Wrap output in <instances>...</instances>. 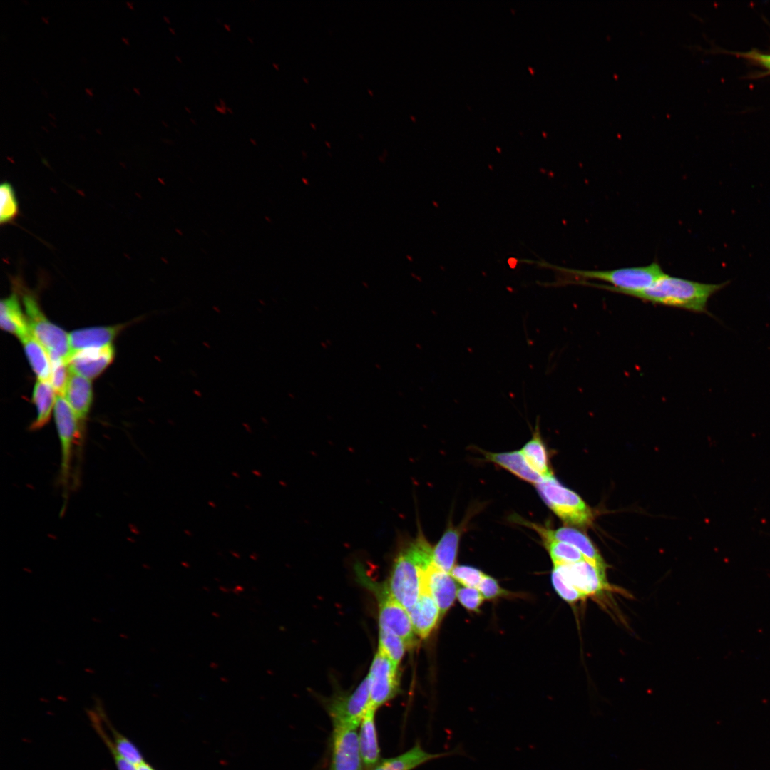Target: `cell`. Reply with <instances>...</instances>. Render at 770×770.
<instances>
[{
  "instance_id": "1",
  "label": "cell",
  "mask_w": 770,
  "mask_h": 770,
  "mask_svg": "<svg viewBox=\"0 0 770 770\" xmlns=\"http://www.w3.org/2000/svg\"><path fill=\"white\" fill-rule=\"evenodd\" d=\"M550 267L558 274V284L585 285L625 295L647 288L665 274L656 261L645 266L605 270Z\"/></svg>"
},
{
  "instance_id": "2",
  "label": "cell",
  "mask_w": 770,
  "mask_h": 770,
  "mask_svg": "<svg viewBox=\"0 0 770 770\" xmlns=\"http://www.w3.org/2000/svg\"><path fill=\"white\" fill-rule=\"evenodd\" d=\"M730 283H703L665 273L647 288L627 294L645 302L667 306L713 317L708 311L709 299Z\"/></svg>"
},
{
  "instance_id": "3",
  "label": "cell",
  "mask_w": 770,
  "mask_h": 770,
  "mask_svg": "<svg viewBox=\"0 0 770 770\" xmlns=\"http://www.w3.org/2000/svg\"><path fill=\"white\" fill-rule=\"evenodd\" d=\"M432 550L433 548L419 533L394 559L385 585L390 595L408 611L421 595L423 573L433 563Z\"/></svg>"
},
{
  "instance_id": "4",
  "label": "cell",
  "mask_w": 770,
  "mask_h": 770,
  "mask_svg": "<svg viewBox=\"0 0 770 770\" xmlns=\"http://www.w3.org/2000/svg\"><path fill=\"white\" fill-rule=\"evenodd\" d=\"M19 280L14 285L21 293L30 329L47 351L51 361H68L71 356L68 334L50 322L40 308L34 293L24 288Z\"/></svg>"
},
{
  "instance_id": "5",
  "label": "cell",
  "mask_w": 770,
  "mask_h": 770,
  "mask_svg": "<svg viewBox=\"0 0 770 770\" xmlns=\"http://www.w3.org/2000/svg\"><path fill=\"white\" fill-rule=\"evenodd\" d=\"M536 488L545 503L565 524L580 528L592 524L591 509L579 495L563 486L554 476L545 478Z\"/></svg>"
},
{
  "instance_id": "6",
  "label": "cell",
  "mask_w": 770,
  "mask_h": 770,
  "mask_svg": "<svg viewBox=\"0 0 770 770\" xmlns=\"http://www.w3.org/2000/svg\"><path fill=\"white\" fill-rule=\"evenodd\" d=\"M54 418L61 444V481L66 497L69 481L73 448L82 435L81 423L63 396H57L54 405Z\"/></svg>"
},
{
  "instance_id": "7",
  "label": "cell",
  "mask_w": 770,
  "mask_h": 770,
  "mask_svg": "<svg viewBox=\"0 0 770 770\" xmlns=\"http://www.w3.org/2000/svg\"><path fill=\"white\" fill-rule=\"evenodd\" d=\"M379 604V627L386 629L400 637L407 648L416 644L408 610L397 602L389 592L384 585H374Z\"/></svg>"
},
{
  "instance_id": "8",
  "label": "cell",
  "mask_w": 770,
  "mask_h": 770,
  "mask_svg": "<svg viewBox=\"0 0 770 770\" xmlns=\"http://www.w3.org/2000/svg\"><path fill=\"white\" fill-rule=\"evenodd\" d=\"M366 677L370 705L376 709L391 700L399 692V667L379 650L374 655Z\"/></svg>"
},
{
  "instance_id": "9",
  "label": "cell",
  "mask_w": 770,
  "mask_h": 770,
  "mask_svg": "<svg viewBox=\"0 0 770 770\" xmlns=\"http://www.w3.org/2000/svg\"><path fill=\"white\" fill-rule=\"evenodd\" d=\"M329 770H361L359 727L332 725Z\"/></svg>"
},
{
  "instance_id": "10",
  "label": "cell",
  "mask_w": 770,
  "mask_h": 770,
  "mask_svg": "<svg viewBox=\"0 0 770 770\" xmlns=\"http://www.w3.org/2000/svg\"><path fill=\"white\" fill-rule=\"evenodd\" d=\"M369 706V681L366 677L354 692L332 699L327 706V711L332 725L359 727Z\"/></svg>"
},
{
  "instance_id": "11",
  "label": "cell",
  "mask_w": 770,
  "mask_h": 770,
  "mask_svg": "<svg viewBox=\"0 0 770 770\" xmlns=\"http://www.w3.org/2000/svg\"><path fill=\"white\" fill-rule=\"evenodd\" d=\"M554 568L565 580L578 590L585 599L598 595L610 587L605 571L586 560Z\"/></svg>"
},
{
  "instance_id": "12",
  "label": "cell",
  "mask_w": 770,
  "mask_h": 770,
  "mask_svg": "<svg viewBox=\"0 0 770 770\" xmlns=\"http://www.w3.org/2000/svg\"><path fill=\"white\" fill-rule=\"evenodd\" d=\"M515 519L518 523L520 522L521 524L535 530L542 539L551 538L573 545L580 551L586 561L606 571L607 565L598 550L589 538L580 531L568 527L551 530L524 519H519V518Z\"/></svg>"
},
{
  "instance_id": "13",
  "label": "cell",
  "mask_w": 770,
  "mask_h": 770,
  "mask_svg": "<svg viewBox=\"0 0 770 770\" xmlns=\"http://www.w3.org/2000/svg\"><path fill=\"white\" fill-rule=\"evenodd\" d=\"M421 591H426L431 595L442 617L453 605L458 590L450 573L439 569L432 563L423 573Z\"/></svg>"
},
{
  "instance_id": "14",
  "label": "cell",
  "mask_w": 770,
  "mask_h": 770,
  "mask_svg": "<svg viewBox=\"0 0 770 770\" xmlns=\"http://www.w3.org/2000/svg\"><path fill=\"white\" fill-rule=\"evenodd\" d=\"M115 354L112 344L74 352L68 363L71 372L88 379L100 375L113 361Z\"/></svg>"
},
{
  "instance_id": "15",
  "label": "cell",
  "mask_w": 770,
  "mask_h": 770,
  "mask_svg": "<svg viewBox=\"0 0 770 770\" xmlns=\"http://www.w3.org/2000/svg\"><path fill=\"white\" fill-rule=\"evenodd\" d=\"M457 755H466V752L461 745L448 751L433 754L426 751L419 742H416L410 749L404 753L379 761L371 770H413L430 761Z\"/></svg>"
},
{
  "instance_id": "16",
  "label": "cell",
  "mask_w": 770,
  "mask_h": 770,
  "mask_svg": "<svg viewBox=\"0 0 770 770\" xmlns=\"http://www.w3.org/2000/svg\"><path fill=\"white\" fill-rule=\"evenodd\" d=\"M408 612L414 631L421 639L429 636L441 617L436 602L426 591H421L417 602Z\"/></svg>"
},
{
  "instance_id": "17",
  "label": "cell",
  "mask_w": 770,
  "mask_h": 770,
  "mask_svg": "<svg viewBox=\"0 0 770 770\" xmlns=\"http://www.w3.org/2000/svg\"><path fill=\"white\" fill-rule=\"evenodd\" d=\"M124 327L123 324L93 327L75 330L68 334L71 354L92 348H100L111 342Z\"/></svg>"
},
{
  "instance_id": "18",
  "label": "cell",
  "mask_w": 770,
  "mask_h": 770,
  "mask_svg": "<svg viewBox=\"0 0 770 770\" xmlns=\"http://www.w3.org/2000/svg\"><path fill=\"white\" fill-rule=\"evenodd\" d=\"M63 397L83 423L89 412L93 398L90 379L71 372Z\"/></svg>"
},
{
  "instance_id": "19",
  "label": "cell",
  "mask_w": 770,
  "mask_h": 770,
  "mask_svg": "<svg viewBox=\"0 0 770 770\" xmlns=\"http://www.w3.org/2000/svg\"><path fill=\"white\" fill-rule=\"evenodd\" d=\"M376 709L371 705L363 717L359 731V742L363 764L373 768L380 761V750L375 724Z\"/></svg>"
},
{
  "instance_id": "20",
  "label": "cell",
  "mask_w": 770,
  "mask_h": 770,
  "mask_svg": "<svg viewBox=\"0 0 770 770\" xmlns=\"http://www.w3.org/2000/svg\"><path fill=\"white\" fill-rule=\"evenodd\" d=\"M483 454L488 461L509 471L525 481L537 485L545 479L528 464L520 451L504 453L483 451Z\"/></svg>"
},
{
  "instance_id": "21",
  "label": "cell",
  "mask_w": 770,
  "mask_h": 770,
  "mask_svg": "<svg viewBox=\"0 0 770 770\" xmlns=\"http://www.w3.org/2000/svg\"><path fill=\"white\" fill-rule=\"evenodd\" d=\"M0 325L2 329L16 335L19 339L31 332L15 292L1 301Z\"/></svg>"
},
{
  "instance_id": "22",
  "label": "cell",
  "mask_w": 770,
  "mask_h": 770,
  "mask_svg": "<svg viewBox=\"0 0 770 770\" xmlns=\"http://www.w3.org/2000/svg\"><path fill=\"white\" fill-rule=\"evenodd\" d=\"M461 530L449 525L432 550L433 563L450 573L455 566Z\"/></svg>"
},
{
  "instance_id": "23",
  "label": "cell",
  "mask_w": 770,
  "mask_h": 770,
  "mask_svg": "<svg viewBox=\"0 0 770 770\" xmlns=\"http://www.w3.org/2000/svg\"><path fill=\"white\" fill-rule=\"evenodd\" d=\"M20 340L23 344L29 364L36 374L38 379L50 382L51 361L46 349L32 332Z\"/></svg>"
},
{
  "instance_id": "24",
  "label": "cell",
  "mask_w": 770,
  "mask_h": 770,
  "mask_svg": "<svg viewBox=\"0 0 770 770\" xmlns=\"http://www.w3.org/2000/svg\"><path fill=\"white\" fill-rule=\"evenodd\" d=\"M528 464L543 478L553 476L549 465L547 449L542 439L538 422L535 425L531 439L520 450Z\"/></svg>"
},
{
  "instance_id": "25",
  "label": "cell",
  "mask_w": 770,
  "mask_h": 770,
  "mask_svg": "<svg viewBox=\"0 0 770 770\" xmlns=\"http://www.w3.org/2000/svg\"><path fill=\"white\" fill-rule=\"evenodd\" d=\"M56 398V394L51 383L38 379L33 392V401L36 407L37 416L30 429H39L49 421Z\"/></svg>"
},
{
  "instance_id": "26",
  "label": "cell",
  "mask_w": 770,
  "mask_h": 770,
  "mask_svg": "<svg viewBox=\"0 0 770 770\" xmlns=\"http://www.w3.org/2000/svg\"><path fill=\"white\" fill-rule=\"evenodd\" d=\"M554 567L585 560L580 551L573 545L551 538L542 539Z\"/></svg>"
},
{
  "instance_id": "27",
  "label": "cell",
  "mask_w": 770,
  "mask_h": 770,
  "mask_svg": "<svg viewBox=\"0 0 770 770\" xmlns=\"http://www.w3.org/2000/svg\"><path fill=\"white\" fill-rule=\"evenodd\" d=\"M407 649L406 643L400 637L386 629L379 628L378 650L385 654L397 667Z\"/></svg>"
},
{
  "instance_id": "28",
  "label": "cell",
  "mask_w": 770,
  "mask_h": 770,
  "mask_svg": "<svg viewBox=\"0 0 770 770\" xmlns=\"http://www.w3.org/2000/svg\"><path fill=\"white\" fill-rule=\"evenodd\" d=\"M96 709L101 719L106 722V724L108 725L111 732L113 733L115 739L114 744L118 753L126 760H128L136 766L143 762L144 761L141 754H140V751L133 744V743L124 736L118 732L115 729H114L111 724L108 722L107 717L105 715L101 706L97 704Z\"/></svg>"
},
{
  "instance_id": "29",
  "label": "cell",
  "mask_w": 770,
  "mask_h": 770,
  "mask_svg": "<svg viewBox=\"0 0 770 770\" xmlns=\"http://www.w3.org/2000/svg\"><path fill=\"white\" fill-rule=\"evenodd\" d=\"M0 223L6 225L16 220L19 215V203L12 185L4 182L0 187Z\"/></svg>"
},
{
  "instance_id": "30",
  "label": "cell",
  "mask_w": 770,
  "mask_h": 770,
  "mask_svg": "<svg viewBox=\"0 0 770 770\" xmlns=\"http://www.w3.org/2000/svg\"><path fill=\"white\" fill-rule=\"evenodd\" d=\"M51 361L50 383L57 396H63L71 376V369L67 361L58 359Z\"/></svg>"
},
{
  "instance_id": "31",
  "label": "cell",
  "mask_w": 770,
  "mask_h": 770,
  "mask_svg": "<svg viewBox=\"0 0 770 770\" xmlns=\"http://www.w3.org/2000/svg\"><path fill=\"white\" fill-rule=\"evenodd\" d=\"M553 587L559 596L569 604L574 605L585 597L575 588L571 586L554 568L551 575Z\"/></svg>"
},
{
  "instance_id": "32",
  "label": "cell",
  "mask_w": 770,
  "mask_h": 770,
  "mask_svg": "<svg viewBox=\"0 0 770 770\" xmlns=\"http://www.w3.org/2000/svg\"><path fill=\"white\" fill-rule=\"evenodd\" d=\"M450 575L456 581L467 587H478L485 574L480 570L467 565H456Z\"/></svg>"
},
{
  "instance_id": "33",
  "label": "cell",
  "mask_w": 770,
  "mask_h": 770,
  "mask_svg": "<svg viewBox=\"0 0 770 770\" xmlns=\"http://www.w3.org/2000/svg\"><path fill=\"white\" fill-rule=\"evenodd\" d=\"M456 597L466 609L473 612L478 611L484 598L478 589L467 587L459 588Z\"/></svg>"
},
{
  "instance_id": "34",
  "label": "cell",
  "mask_w": 770,
  "mask_h": 770,
  "mask_svg": "<svg viewBox=\"0 0 770 770\" xmlns=\"http://www.w3.org/2000/svg\"><path fill=\"white\" fill-rule=\"evenodd\" d=\"M478 590L486 599H495L500 596L507 595L498 582L492 577L485 575L478 587Z\"/></svg>"
},
{
  "instance_id": "35",
  "label": "cell",
  "mask_w": 770,
  "mask_h": 770,
  "mask_svg": "<svg viewBox=\"0 0 770 770\" xmlns=\"http://www.w3.org/2000/svg\"><path fill=\"white\" fill-rule=\"evenodd\" d=\"M739 55L770 71V53L752 50L740 53Z\"/></svg>"
},
{
  "instance_id": "36",
  "label": "cell",
  "mask_w": 770,
  "mask_h": 770,
  "mask_svg": "<svg viewBox=\"0 0 770 770\" xmlns=\"http://www.w3.org/2000/svg\"><path fill=\"white\" fill-rule=\"evenodd\" d=\"M137 769L138 770H154L149 764H146L144 761L137 766Z\"/></svg>"
},
{
  "instance_id": "37",
  "label": "cell",
  "mask_w": 770,
  "mask_h": 770,
  "mask_svg": "<svg viewBox=\"0 0 770 770\" xmlns=\"http://www.w3.org/2000/svg\"><path fill=\"white\" fill-rule=\"evenodd\" d=\"M122 39H123V41L124 42H126V43H127V44H128V41H126V40H127L126 38H122Z\"/></svg>"
}]
</instances>
